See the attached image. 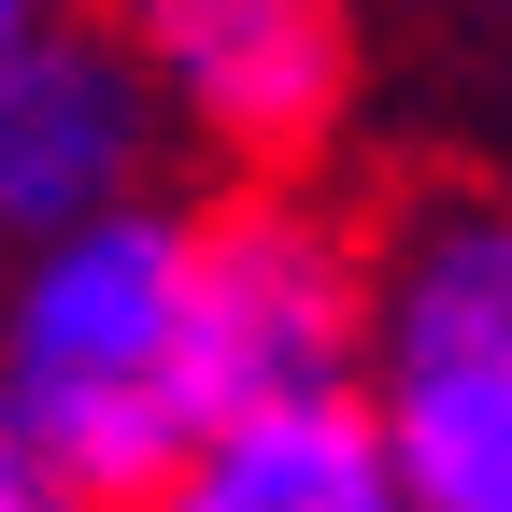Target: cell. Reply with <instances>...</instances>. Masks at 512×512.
Returning <instances> with one entry per match:
<instances>
[{
    "mask_svg": "<svg viewBox=\"0 0 512 512\" xmlns=\"http://www.w3.org/2000/svg\"><path fill=\"white\" fill-rule=\"evenodd\" d=\"M0 427L114 512L200 413H185V200H114L86 228L0 242Z\"/></svg>",
    "mask_w": 512,
    "mask_h": 512,
    "instance_id": "cell-1",
    "label": "cell"
},
{
    "mask_svg": "<svg viewBox=\"0 0 512 512\" xmlns=\"http://www.w3.org/2000/svg\"><path fill=\"white\" fill-rule=\"evenodd\" d=\"M356 413L413 512H512V185H413L370 214Z\"/></svg>",
    "mask_w": 512,
    "mask_h": 512,
    "instance_id": "cell-2",
    "label": "cell"
},
{
    "mask_svg": "<svg viewBox=\"0 0 512 512\" xmlns=\"http://www.w3.org/2000/svg\"><path fill=\"white\" fill-rule=\"evenodd\" d=\"M370 228L313 200V171H214L185 200V413H271L356 384Z\"/></svg>",
    "mask_w": 512,
    "mask_h": 512,
    "instance_id": "cell-3",
    "label": "cell"
},
{
    "mask_svg": "<svg viewBox=\"0 0 512 512\" xmlns=\"http://www.w3.org/2000/svg\"><path fill=\"white\" fill-rule=\"evenodd\" d=\"M114 43L214 171H313L356 114V0H114Z\"/></svg>",
    "mask_w": 512,
    "mask_h": 512,
    "instance_id": "cell-4",
    "label": "cell"
},
{
    "mask_svg": "<svg viewBox=\"0 0 512 512\" xmlns=\"http://www.w3.org/2000/svg\"><path fill=\"white\" fill-rule=\"evenodd\" d=\"M171 185V114L143 86V57L114 43V15H43L0 57V242L86 228L114 200Z\"/></svg>",
    "mask_w": 512,
    "mask_h": 512,
    "instance_id": "cell-5",
    "label": "cell"
},
{
    "mask_svg": "<svg viewBox=\"0 0 512 512\" xmlns=\"http://www.w3.org/2000/svg\"><path fill=\"white\" fill-rule=\"evenodd\" d=\"M114 512H413V498L384 470L356 384H328V399H271V413L185 427Z\"/></svg>",
    "mask_w": 512,
    "mask_h": 512,
    "instance_id": "cell-6",
    "label": "cell"
},
{
    "mask_svg": "<svg viewBox=\"0 0 512 512\" xmlns=\"http://www.w3.org/2000/svg\"><path fill=\"white\" fill-rule=\"evenodd\" d=\"M0 512H86V498H72V484H57V470L29 456V441H15V427H0Z\"/></svg>",
    "mask_w": 512,
    "mask_h": 512,
    "instance_id": "cell-7",
    "label": "cell"
},
{
    "mask_svg": "<svg viewBox=\"0 0 512 512\" xmlns=\"http://www.w3.org/2000/svg\"><path fill=\"white\" fill-rule=\"evenodd\" d=\"M43 15H57V0H0V57H15V43H29Z\"/></svg>",
    "mask_w": 512,
    "mask_h": 512,
    "instance_id": "cell-8",
    "label": "cell"
}]
</instances>
